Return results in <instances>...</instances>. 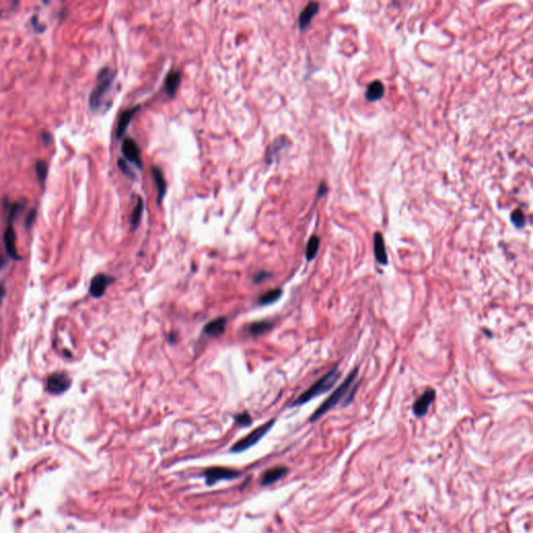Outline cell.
<instances>
[{
  "mask_svg": "<svg viewBox=\"0 0 533 533\" xmlns=\"http://www.w3.org/2000/svg\"><path fill=\"white\" fill-rule=\"evenodd\" d=\"M116 70L111 67H103L97 75V84L91 93L89 106L91 111L98 112L106 104V98L113 89L116 80Z\"/></svg>",
  "mask_w": 533,
  "mask_h": 533,
  "instance_id": "cell-1",
  "label": "cell"
},
{
  "mask_svg": "<svg viewBox=\"0 0 533 533\" xmlns=\"http://www.w3.org/2000/svg\"><path fill=\"white\" fill-rule=\"evenodd\" d=\"M340 377H341V373L339 372L338 366H336L331 371H329L327 374H325L322 378L313 383V385L308 390H305L304 393H302L299 397H298L292 403L291 406L303 405L307 402L310 401L311 399L316 398L322 394H325L326 391H328L329 390H331L333 388V386L335 385L336 381L339 380Z\"/></svg>",
  "mask_w": 533,
  "mask_h": 533,
  "instance_id": "cell-2",
  "label": "cell"
},
{
  "mask_svg": "<svg viewBox=\"0 0 533 533\" xmlns=\"http://www.w3.org/2000/svg\"><path fill=\"white\" fill-rule=\"evenodd\" d=\"M357 374H358V369H357V368H355L353 371H351L348 374L346 379L344 380V382L342 383V385L338 389H336L322 404L320 405V407L315 412L312 413L309 421L310 422L318 421L321 417H323L325 413H327L328 410H330L331 409H333L334 406L338 405L341 402V400L346 397V395L348 394V391L351 390L352 385H353V382H354V380L356 378Z\"/></svg>",
  "mask_w": 533,
  "mask_h": 533,
  "instance_id": "cell-3",
  "label": "cell"
},
{
  "mask_svg": "<svg viewBox=\"0 0 533 533\" xmlns=\"http://www.w3.org/2000/svg\"><path fill=\"white\" fill-rule=\"evenodd\" d=\"M274 424H275V419H272L266 423H265V424L258 426L257 428L252 430L248 435L241 438L240 441H238L236 444H234L231 447L230 452L241 453L248 450L249 448H251V447L256 445L266 433L269 432V431L272 429V427L274 426Z\"/></svg>",
  "mask_w": 533,
  "mask_h": 533,
  "instance_id": "cell-4",
  "label": "cell"
},
{
  "mask_svg": "<svg viewBox=\"0 0 533 533\" xmlns=\"http://www.w3.org/2000/svg\"><path fill=\"white\" fill-rule=\"evenodd\" d=\"M240 475L241 472L238 470L225 467H211L207 468L205 471V483L207 487H213L219 481L233 480L240 477Z\"/></svg>",
  "mask_w": 533,
  "mask_h": 533,
  "instance_id": "cell-5",
  "label": "cell"
},
{
  "mask_svg": "<svg viewBox=\"0 0 533 533\" xmlns=\"http://www.w3.org/2000/svg\"><path fill=\"white\" fill-rule=\"evenodd\" d=\"M71 379L64 372H57L51 374L46 383V390L52 395H61L67 391L71 387Z\"/></svg>",
  "mask_w": 533,
  "mask_h": 533,
  "instance_id": "cell-6",
  "label": "cell"
},
{
  "mask_svg": "<svg viewBox=\"0 0 533 533\" xmlns=\"http://www.w3.org/2000/svg\"><path fill=\"white\" fill-rule=\"evenodd\" d=\"M122 154L125 159L128 162L132 163L135 166L139 169L143 167V162L141 159V151L138 144L135 142V140L130 138L125 139L122 143L121 147Z\"/></svg>",
  "mask_w": 533,
  "mask_h": 533,
  "instance_id": "cell-7",
  "label": "cell"
},
{
  "mask_svg": "<svg viewBox=\"0 0 533 533\" xmlns=\"http://www.w3.org/2000/svg\"><path fill=\"white\" fill-rule=\"evenodd\" d=\"M435 395L436 393L433 389H428L422 394V396L419 399L415 400L412 405V411L415 417L417 418L425 417L428 412L430 405L434 401Z\"/></svg>",
  "mask_w": 533,
  "mask_h": 533,
  "instance_id": "cell-8",
  "label": "cell"
},
{
  "mask_svg": "<svg viewBox=\"0 0 533 533\" xmlns=\"http://www.w3.org/2000/svg\"><path fill=\"white\" fill-rule=\"evenodd\" d=\"M115 281V278L112 276H108L106 274H97L96 276H94L91 280L89 293L94 298H100L102 297L105 292L107 287L113 284Z\"/></svg>",
  "mask_w": 533,
  "mask_h": 533,
  "instance_id": "cell-9",
  "label": "cell"
},
{
  "mask_svg": "<svg viewBox=\"0 0 533 533\" xmlns=\"http://www.w3.org/2000/svg\"><path fill=\"white\" fill-rule=\"evenodd\" d=\"M13 221L14 219L12 218H9V222H7V225L5 227V230H4V234H3V242H4V246H5V250L7 254H9L10 257H12L13 260H20V256L18 255V252H17V247H16V241H17V237H16V232L14 230V227H13Z\"/></svg>",
  "mask_w": 533,
  "mask_h": 533,
  "instance_id": "cell-10",
  "label": "cell"
},
{
  "mask_svg": "<svg viewBox=\"0 0 533 533\" xmlns=\"http://www.w3.org/2000/svg\"><path fill=\"white\" fill-rule=\"evenodd\" d=\"M373 245H374V255H375L376 261H377V263H379L380 265H383V266L388 265L389 257H388L387 249H386L385 239H383V236L378 231L374 233Z\"/></svg>",
  "mask_w": 533,
  "mask_h": 533,
  "instance_id": "cell-11",
  "label": "cell"
},
{
  "mask_svg": "<svg viewBox=\"0 0 533 533\" xmlns=\"http://www.w3.org/2000/svg\"><path fill=\"white\" fill-rule=\"evenodd\" d=\"M320 4L318 2H309L307 6L304 7V10L299 15V19H298V24H299L300 30L307 29L312 18L319 13Z\"/></svg>",
  "mask_w": 533,
  "mask_h": 533,
  "instance_id": "cell-12",
  "label": "cell"
},
{
  "mask_svg": "<svg viewBox=\"0 0 533 533\" xmlns=\"http://www.w3.org/2000/svg\"><path fill=\"white\" fill-rule=\"evenodd\" d=\"M139 109H140V105H137L132 108L126 109V111H124L121 114L119 122H118V126H117V131H116L117 139H121L124 136L125 131L127 130L130 122L132 121L133 117H135L136 113L139 111Z\"/></svg>",
  "mask_w": 533,
  "mask_h": 533,
  "instance_id": "cell-13",
  "label": "cell"
},
{
  "mask_svg": "<svg viewBox=\"0 0 533 533\" xmlns=\"http://www.w3.org/2000/svg\"><path fill=\"white\" fill-rule=\"evenodd\" d=\"M287 468L284 467V466H279V467H275V468H272V469H269L268 471H266L263 476H262V480H261V483L263 485H270V484H273L277 482L278 480L282 479L286 476V474L287 473Z\"/></svg>",
  "mask_w": 533,
  "mask_h": 533,
  "instance_id": "cell-14",
  "label": "cell"
},
{
  "mask_svg": "<svg viewBox=\"0 0 533 533\" xmlns=\"http://www.w3.org/2000/svg\"><path fill=\"white\" fill-rule=\"evenodd\" d=\"M226 326H227V319L224 317H220L215 320H211L210 322H208L205 326V328H203V331L209 336L217 338V336H220L221 334L225 332Z\"/></svg>",
  "mask_w": 533,
  "mask_h": 533,
  "instance_id": "cell-15",
  "label": "cell"
},
{
  "mask_svg": "<svg viewBox=\"0 0 533 533\" xmlns=\"http://www.w3.org/2000/svg\"><path fill=\"white\" fill-rule=\"evenodd\" d=\"M151 172L156 184V189H158V205H161L167 192V182L161 168L153 166Z\"/></svg>",
  "mask_w": 533,
  "mask_h": 533,
  "instance_id": "cell-16",
  "label": "cell"
},
{
  "mask_svg": "<svg viewBox=\"0 0 533 533\" xmlns=\"http://www.w3.org/2000/svg\"><path fill=\"white\" fill-rule=\"evenodd\" d=\"M180 82H182V72L176 70V71H171L168 73L166 80H164V91L170 97L175 95Z\"/></svg>",
  "mask_w": 533,
  "mask_h": 533,
  "instance_id": "cell-17",
  "label": "cell"
},
{
  "mask_svg": "<svg viewBox=\"0 0 533 533\" xmlns=\"http://www.w3.org/2000/svg\"><path fill=\"white\" fill-rule=\"evenodd\" d=\"M385 96V85L380 81L372 82L367 88L365 97L369 102H374Z\"/></svg>",
  "mask_w": 533,
  "mask_h": 533,
  "instance_id": "cell-18",
  "label": "cell"
},
{
  "mask_svg": "<svg viewBox=\"0 0 533 533\" xmlns=\"http://www.w3.org/2000/svg\"><path fill=\"white\" fill-rule=\"evenodd\" d=\"M287 145V140L284 136L279 137L276 141H274L272 145L270 146V148L268 149V151H266V161H268L269 163H272L273 160H275L277 154L282 150V149H286Z\"/></svg>",
  "mask_w": 533,
  "mask_h": 533,
  "instance_id": "cell-19",
  "label": "cell"
},
{
  "mask_svg": "<svg viewBox=\"0 0 533 533\" xmlns=\"http://www.w3.org/2000/svg\"><path fill=\"white\" fill-rule=\"evenodd\" d=\"M273 327V323L271 321H258V322H254L250 324L248 327V331L252 336H258L262 335L266 332H268L270 329Z\"/></svg>",
  "mask_w": 533,
  "mask_h": 533,
  "instance_id": "cell-20",
  "label": "cell"
},
{
  "mask_svg": "<svg viewBox=\"0 0 533 533\" xmlns=\"http://www.w3.org/2000/svg\"><path fill=\"white\" fill-rule=\"evenodd\" d=\"M281 295H282V289L281 288L270 289V291L263 294L260 297V299H258V304H260V305H270V304L275 303L276 301L279 300V298L281 297Z\"/></svg>",
  "mask_w": 533,
  "mask_h": 533,
  "instance_id": "cell-21",
  "label": "cell"
},
{
  "mask_svg": "<svg viewBox=\"0 0 533 533\" xmlns=\"http://www.w3.org/2000/svg\"><path fill=\"white\" fill-rule=\"evenodd\" d=\"M35 170H36V174H37L39 183H40L41 185L44 186L47 176H48V170H49L48 163L44 160H39L35 164Z\"/></svg>",
  "mask_w": 533,
  "mask_h": 533,
  "instance_id": "cell-22",
  "label": "cell"
},
{
  "mask_svg": "<svg viewBox=\"0 0 533 533\" xmlns=\"http://www.w3.org/2000/svg\"><path fill=\"white\" fill-rule=\"evenodd\" d=\"M320 248V238L318 236H312L307 245V251H305V256H307V261L311 262L315 260L317 253Z\"/></svg>",
  "mask_w": 533,
  "mask_h": 533,
  "instance_id": "cell-23",
  "label": "cell"
},
{
  "mask_svg": "<svg viewBox=\"0 0 533 533\" xmlns=\"http://www.w3.org/2000/svg\"><path fill=\"white\" fill-rule=\"evenodd\" d=\"M143 210H144V203H143V200L141 199V198H139L137 205H136L135 209L132 210L131 217H130V225H131V229H132V230H135V229L137 228V227L139 226V224H140V222H141V219H142Z\"/></svg>",
  "mask_w": 533,
  "mask_h": 533,
  "instance_id": "cell-24",
  "label": "cell"
},
{
  "mask_svg": "<svg viewBox=\"0 0 533 533\" xmlns=\"http://www.w3.org/2000/svg\"><path fill=\"white\" fill-rule=\"evenodd\" d=\"M511 220H512V223L519 229L523 228V227H525V225H526V218H525L523 210L519 208L514 209L512 211L511 216Z\"/></svg>",
  "mask_w": 533,
  "mask_h": 533,
  "instance_id": "cell-25",
  "label": "cell"
},
{
  "mask_svg": "<svg viewBox=\"0 0 533 533\" xmlns=\"http://www.w3.org/2000/svg\"><path fill=\"white\" fill-rule=\"evenodd\" d=\"M234 419H236V422L241 426H250L252 424V419L251 417H250V414L246 411L236 415V418Z\"/></svg>",
  "mask_w": 533,
  "mask_h": 533,
  "instance_id": "cell-26",
  "label": "cell"
},
{
  "mask_svg": "<svg viewBox=\"0 0 533 533\" xmlns=\"http://www.w3.org/2000/svg\"><path fill=\"white\" fill-rule=\"evenodd\" d=\"M118 166H119V169L122 171V173L125 174L126 176H128L129 178L131 179H136V176H135V173L130 170V168L128 167V164H126V162H125L124 160L120 159L118 161Z\"/></svg>",
  "mask_w": 533,
  "mask_h": 533,
  "instance_id": "cell-27",
  "label": "cell"
},
{
  "mask_svg": "<svg viewBox=\"0 0 533 533\" xmlns=\"http://www.w3.org/2000/svg\"><path fill=\"white\" fill-rule=\"evenodd\" d=\"M37 214H38V210L37 208H33L30 209V211L28 213L26 219H25V227L27 229H30L31 227L34 226L35 224V221L37 219Z\"/></svg>",
  "mask_w": 533,
  "mask_h": 533,
  "instance_id": "cell-28",
  "label": "cell"
},
{
  "mask_svg": "<svg viewBox=\"0 0 533 533\" xmlns=\"http://www.w3.org/2000/svg\"><path fill=\"white\" fill-rule=\"evenodd\" d=\"M30 22H31V25H33L34 29L37 31V33H44L45 29H46V26L44 24H42L40 21H39L38 16H36V15L33 16V17H31Z\"/></svg>",
  "mask_w": 533,
  "mask_h": 533,
  "instance_id": "cell-29",
  "label": "cell"
},
{
  "mask_svg": "<svg viewBox=\"0 0 533 533\" xmlns=\"http://www.w3.org/2000/svg\"><path fill=\"white\" fill-rule=\"evenodd\" d=\"M327 192H328V187H327L326 184L322 183L320 184L319 189H318V196H319V197H322V196L327 194Z\"/></svg>",
  "mask_w": 533,
  "mask_h": 533,
  "instance_id": "cell-30",
  "label": "cell"
},
{
  "mask_svg": "<svg viewBox=\"0 0 533 533\" xmlns=\"http://www.w3.org/2000/svg\"><path fill=\"white\" fill-rule=\"evenodd\" d=\"M42 140H43V142H44L46 145H48V144L51 143L52 137H51V135H50L49 132H43V133H42Z\"/></svg>",
  "mask_w": 533,
  "mask_h": 533,
  "instance_id": "cell-31",
  "label": "cell"
},
{
  "mask_svg": "<svg viewBox=\"0 0 533 533\" xmlns=\"http://www.w3.org/2000/svg\"><path fill=\"white\" fill-rule=\"evenodd\" d=\"M265 275H268V273H266L265 271H263V272H260V273H258V274H257V275L255 276V279H254V280H255L256 282H261L262 280H264V278H265Z\"/></svg>",
  "mask_w": 533,
  "mask_h": 533,
  "instance_id": "cell-32",
  "label": "cell"
},
{
  "mask_svg": "<svg viewBox=\"0 0 533 533\" xmlns=\"http://www.w3.org/2000/svg\"><path fill=\"white\" fill-rule=\"evenodd\" d=\"M4 295H5V289H4L3 286H0V303H1V300H2V298L4 297Z\"/></svg>",
  "mask_w": 533,
  "mask_h": 533,
  "instance_id": "cell-33",
  "label": "cell"
}]
</instances>
